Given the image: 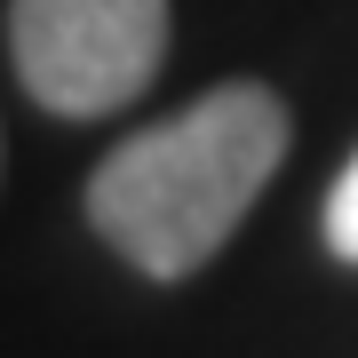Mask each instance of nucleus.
Masks as SVG:
<instances>
[{"label":"nucleus","mask_w":358,"mask_h":358,"mask_svg":"<svg viewBox=\"0 0 358 358\" xmlns=\"http://www.w3.org/2000/svg\"><path fill=\"white\" fill-rule=\"evenodd\" d=\"M167 0H8V56L32 103L103 120L167 64Z\"/></svg>","instance_id":"nucleus-2"},{"label":"nucleus","mask_w":358,"mask_h":358,"mask_svg":"<svg viewBox=\"0 0 358 358\" xmlns=\"http://www.w3.org/2000/svg\"><path fill=\"white\" fill-rule=\"evenodd\" d=\"M327 247L343 263H358V159L334 176V192H327Z\"/></svg>","instance_id":"nucleus-3"},{"label":"nucleus","mask_w":358,"mask_h":358,"mask_svg":"<svg viewBox=\"0 0 358 358\" xmlns=\"http://www.w3.org/2000/svg\"><path fill=\"white\" fill-rule=\"evenodd\" d=\"M287 159V103L263 80H231L192 112L128 136L88 176V223L143 279H192Z\"/></svg>","instance_id":"nucleus-1"}]
</instances>
